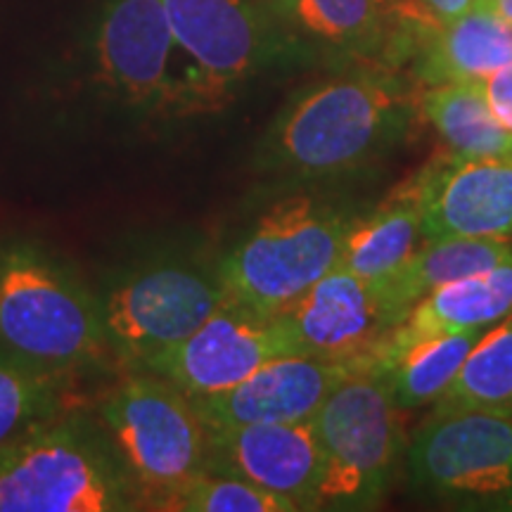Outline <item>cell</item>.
I'll use <instances>...</instances> for the list:
<instances>
[{"instance_id": "obj_5", "label": "cell", "mask_w": 512, "mask_h": 512, "mask_svg": "<svg viewBox=\"0 0 512 512\" xmlns=\"http://www.w3.org/2000/svg\"><path fill=\"white\" fill-rule=\"evenodd\" d=\"M102 430L136 482L145 510H164L209 470V430L190 396L145 373L131 375L98 408Z\"/></svg>"}, {"instance_id": "obj_10", "label": "cell", "mask_w": 512, "mask_h": 512, "mask_svg": "<svg viewBox=\"0 0 512 512\" xmlns=\"http://www.w3.org/2000/svg\"><path fill=\"white\" fill-rule=\"evenodd\" d=\"M271 10L285 29L382 69L413 60L441 24L422 0H271Z\"/></svg>"}, {"instance_id": "obj_8", "label": "cell", "mask_w": 512, "mask_h": 512, "mask_svg": "<svg viewBox=\"0 0 512 512\" xmlns=\"http://www.w3.org/2000/svg\"><path fill=\"white\" fill-rule=\"evenodd\" d=\"M228 297L219 271L176 261L147 264L100 299L102 330L110 351L138 370L192 335Z\"/></svg>"}, {"instance_id": "obj_9", "label": "cell", "mask_w": 512, "mask_h": 512, "mask_svg": "<svg viewBox=\"0 0 512 512\" xmlns=\"http://www.w3.org/2000/svg\"><path fill=\"white\" fill-rule=\"evenodd\" d=\"M292 354L302 351L283 318L228 297L192 335L138 370L164 377L188 396H207L226 392L268 361Z\"/></svg>"}, {"instance_id": "obj_11", "label": "cell", "mask_w": 512, "mask_h": 512, "mask_svg": "<svg viewBox=\"0 0 512 512\" xmlns=\"http://www.w3.org/2000/svg\"><path fill=\"white\" fill-rule=\"evenodd\" d=\"M304 356L349 361L366 368L377 344L401 316L384 280L335 268L280 313Z\"/></svg>"}, {"instance_id": "obj_3", "label": "cell", "mask_w": 512, "mask_h": 512, "mask_svg": "<svg viewBox=\"0 0 512 512\" xmlns=\"http://www.w3.org/2000/svg\"><path fill=\"white\" fill-rule=\"evenodd\" d=\"M143 498L102 425L55 415L0 446V512H138Z\"/></svg>"}, {"instance_id": "obj_4", "label": "cell", "mask_w": 512, "mask_h": 512, "mask_svg": "<svg viewBox=\"0 0 512 512\" xmlns=\"http://www.w3.org/2000/svg\"><path fill=\"white\" fill-rule=\"evenodd\" d=\"M356 216L313 195H290L268 207L219 266L228 294L249 309L280 316L335 271Z\"/></svg>"}, {"instance_id": "obj_20", "label": "cell", "mask_w": 512, "mask_h": 512, "mask_svg": "<svg viewBox=\"0 0 512 512\" xmlns=\"http://www.w3.org/2000/svg\"><path fill=\"white\" fill-rule=\"evenodd\" d=\"M486 330L444 332L396 349H375L366 368L384 377L399 411L425 406L446 392Z\"/></svg>"}, {"instance_id": "obj_23", "label": "cell", "mask_w": 512, "mask_h": 512, "mask_svg": "<svg viewBox=\"0 0 512 512\" xmlns=\"http://www.w3.org/2000/svg\"><path fill=\"white\" fill-rule=\"evenodd\" d=\"M434 408L512 415V313L479 337Z\"/></svg>"}, {"instance_id": "obj_13", "label": "cell", "mask_w": 512, "mask_h": 512, "mask_svg": "<svg viewBox=\"0 0 512 512\" xmlns=\"http://www.w3.org/2000/svg\"><path fill=\"white\" fill-rule=\"evenodd\" d=\"M356 363L292 354L268 361L247 380L219 394L190 396L207 430L311 420L339 382L358 373Z\"/></svg>"}, {"instance_id": "obj_1", "label": "cell", "mask_w": 512, "mask_h": 512, "mask_svg": "<svg viewBox=\"0 0 512 512\" xmlns=\"http://www.w3.org/2000/svg\"><path fill=\"white\" fill-rule=\"evenodd\" d=\"M411 114V98L387 69L337 76L287 102L256 162L285 178L347 174L399 143Z\"/></svg>"}, {"instance_id": "obj_18", "label": "cell", "mask_w": 512, "mask_h": 512, "mask_svg": "<svg viewBox=\"0 0 512 512\" xmlns=\"http://www.w3.org/2000/svg\"><path fill=\"white\" fill-rule=\"evenodd\" d=\"M413 62L418 79L430 86L482 81L512 62V27L475 3L460 17L439 24Z\"/></svg>"}, {"instance_id": "obj_21", "label": "cell", "mask_w": 512, "mask_h": 512, "mask_svg": "<svg viewBox=\"0 0 512 512\" xmlns=\"http://www.w3.org/2000/svg\"><path fill=\"white\" fill-rule=\"evenodd\" d=\"M512 261V245L491 238L427 240L392 278L384 280L394 309L403 318L422 297L460 278L491 271Z\"/></svg>"}, {"instance_id": "obj_25", "label": "cell", "mask_w": 512, "mask_h": 512, "mask_svg": "<svg viewBox=\"0 0 512 512\" xmlns=\"http://www.w3.org/2000/svg\"><path fill=\"white\" fill-rule=\"evenodd\" d=\"M166 512H297V508L245 479L207 470L178 491Z\"/></svg>"}, {"instance_id": "obj_28", "label": "cell", "mask_w": 512, "mask_h": 512, "mask_svg": "<svg viewBox=\"0 0 512 512\" xmlns=\"http://www.w3.org/2000/svg\"><path fill=\"white\" fill-rule=\"evenodd\" d=\"M475 3L512 27V0H475Z\"/></svg>"}, {"instance_id": "obj_7", "label": "cell", "mask_w": 512, "mask_h": 512, "mask_svg": "<svg viewBox=\"0 0 512 512\" xmlns=\"http://www.w3.org/2000/svg\"><path fill=\"white\" fill-rule=\"evenodd\" d=\"M408 470L453 508L512 512V415L434 408L408 446Z\"/></svg>"}, {"instance_id": "obj_16", "label": "cell", "mask_w": 512, "mask_h": 512, "mask_svg": "<svg viewBox=\"0 0 512 512\" xmlns=\"http://www.w3.org/2000/svg\"><path fill=\"white\" fill-rule=\"evenodd\" d=\"M176 46L200 67L204 95L245 81L278 46L271 22L249 0H162Z\"/></svg>"}, {"instance_id": "obj_6", "label": "cell", "mask_w": 512, "mask_h": 512, "mask_svg": "<svg viewBox=\"0 0 512 512\" xmlns=\"http://www.w3.org/2000/svg\"><path fill=\"white\" fill-rule=\"evenodd\" d=\"M323 451L320 508L368 510L387 494L403 446L399 408L375 370L339 382L311 418Z\"/></svg>"}, {"instance_id": "obj_19", "label": "cell", "mask_w": 512, "mask_h": 512, "mask_svg": "<svg viewBox=\"0 0 512 512\" xmlns=\"http://www.w3.org/2000/svg\"><path fill=\"white\" fill-rule=\"evenodd\" d=\"M418 181L408 178L370 214L354 219L339 268L366 280H387L425 245Z\"/></svg>"}, {"instance_id": "obj_27", "label": "cell", "mask_w": 512, "mask_h": 512, "mask_svg": "<svg viewBox=\"0 0 512 512\" xmlns=\"http://www.w3.org/2000/svg\"><path fill=\"white\" fill-rule=\"evenodd\" d=\"M422 3H425V8L430 10L441 24H444L470 10L472 5H475V0H422Z\"/></svg>"}, {"instance_id": "obj_22", "label": "cell", "mask_w": 512, "mask_h": 512, "mask_svg": "<svg viewBox=\"0 0 512 512\" xmlns=\"http://www.w3.org/2000/svg\"><path fill=\"white\" fill-rule=\"evenodd\" d=\"M420 107L451 155L512 157V131L491 112L482 81L437 83L422 95Z\"/></svg>"}, {"instance_id": "obj_2", "label": "cell", "mask_w": 512, "mask_h": 512, "mask_svg": "<svg viewBox=\"0 0 512 512\" xmlns=\"http://www.w3.org/2000/svg\"><path fill=\"white\" fill-rule=\"evenodd\" d=\"M110 351L95 299L46 247L0 245V356L69 380Z\"/></svg>"}, {"instance_id": "obj_26", "label": "cell", "mask_w": 512, "mask_h": 512, "mask_svg": "<svg viewBox=\"0 0 512 512\" xmlns=\"http://www.w3.org/2000/svg\"><path fill=\"white\" fill-rule=\"evenodd\" d=\"M482 88L491 112L508 131H512V62L498 72L484 76Z\"/></svg>"}, {"instance_id": "obj_24", "label": "cell", "mask_w": 512, "mask_h": 512, "mask_svg": "<svg viewBox=\"0 0 512 512\" xmlns=\"http://www.w3.org/2000/svg\"><path fill=\"white\" fill-rule=\"evenodd\" d=\"M67 380L0 356V446L60 415Z\"/></svg>"}, {"instance_id": "obj_15", "label": "cell", "mask_w": 512, "mask_h": 512, "mask_svg": "<svg viewBox=\"0 0 512 512\" xmlns=\"http://www.w3.org/2000/svg\"><path fill=\"white\" fill-rule=\"evenodd\" d=\"M176 46L162 0H107L95 36L98 79L136 110L169 100V60Z\"/></svg>"}, {"instance_id": "obj_14", "label": "cell", "mask_w": 512, "mask_h": 512, "mask_svg": "<svg viewBox=\"0 0 512 512\" xmlns=\"http://www.w3.org/2000/svg\"><path fill=\"white\" fill-rule=\"evenodd\" d=\"M209 470L287 498L299 510H320L323 451L311 420L209 430Z\"/></svg>"}, {"instance_id": "obj_12", "label": "cell", "mask_w": 512, "mask_h": 512, "mask_svg": "<svg viewBox=\"0 0 512 512\" xmlns=\"http://www.w3.org/2000/svg\"><path fill=\"white\" fill-rule=\"evenodd\" d=\"M425 240L512 238V157L441 155L415 174Z\"/></svg>"}, {"instance_id": "obj_17", "label": "cell", "mask_w": 512, "mask_h": 512, "mask_svg": "<svg viewBox=\"0 0 512 512\" xmlns=\"http://www.w3.org/2000/svg\"><path fill=\"white\" fill-rule=\"evenodd\" d=\"M512 313V261L491 271L460 278L422 297L377 349H396L444 332L486 330Z\"/></svg>"}]
</instances>
